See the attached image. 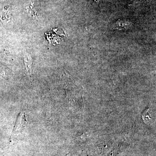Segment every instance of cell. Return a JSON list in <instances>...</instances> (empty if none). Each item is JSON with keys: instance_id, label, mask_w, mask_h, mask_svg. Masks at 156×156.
<instances>
[{"instance_id": "1", "label": "cell", "mask_w": 156, "mask_h": 156, "mask_svg": "<svg viewBox=\"0 0 156 156\" xmlns=\"http://www.w3.org/2000/svg\"><path fill=\"white\" fill-rule=\"evenodd\" d=\"M27 122L26 119L25 113L21 112L17 116L12 134H16L22 132L25 128V125Z\"/></svg>"}, {"instance_id": "2", "label": "cell", "mask_w": 156, "mask_h": 156, "mask_svg": "<svg viewBox=\"0 0 156 156\" xmlns=\"http://www.w3.org/2000/svg\"><path fill=\"white\" fill-rule=\"evenodd\" d=\"M24 61H25V64L26 68L28 72V75H30L32 73V61L31 58L30 56L28 54H26L24 56Z\"/></svg>"}]
</instances>
